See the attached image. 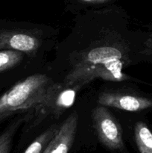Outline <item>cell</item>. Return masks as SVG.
<instances>
[{
  "instance_id": "6da1fadb",
  "label": "cell",
  "mask_w": 152,
  "mask_h": 153,
  "mask_svg": "<svg viewBox=\"0 0 152 153\" xmlns=\"http://www.w3.org/2000/svg\"><path fill=\"white\" fill-rule=\"evenodd\" d=\"M122 58L120 51L111 46L92 49L67 75L64 84L81 88L95 78L112 82L125 80L126 76L122 72Z\"/></svg>"
},
{
  "instance_id": "7a4b0ae2",
  "label": "cell",
  "mask_w": 152,
  "mask_h": 153,
  "mask_svg": "<svg viewBox=\"0 0 152 153\" xmlns=\"http://www.w3.org/2000/svg\"><path fill=\"white\" fill-rule=\"evenodd\" d=\"M52 82L47 76L34 74L13 85L0 97V119L17 111H26L43 100Z\"/></svg>"
},
{
  "instance_id": "3957f363",
  "label": "cell",
  "mask_w": 152,
  "mask_h": 153,
  "mask_svg": "<svg viewBox=\"0 0 152 153\" xmlns=\"http://www.w3.org/2000/svg\"><path fill=\"white\" fill-rule=\"evenodd\" d=\"M79 87L67 86L64 83H53L48 88L45 97L35 107L28 111L25 123L29 128L37 126L49 116L59 118L73 105Z\"/></svg>"
},
{
  "instance_id": "277c9868",
  "label": "cell",
  "mask_w": 152,
  "mask_h": 153,
  "mask_svg": "<svg viewBox=\"0 0 152 153\" xmlns=\"http://www.w3.org/2000/svg\"><path fill=\"white\" fill-rule=\"evenodd\" d=\"M92 120L98 140L107 149L113 153H128L120 125L105 106L100 105L92 110Z\"/></svg>"
},
{
  "instance_id": "5b68a950",
  "label": "cell",
  "mask_w": 152,
  "mask_h": 153,
  "mask_svg": "<svg viewBox=\"0 0 152 153\" xmlns=\"http://www.w3.org/2000/svg\"><path fill=\"white\" fill-rule=\"evenodd\" d=\"M98 104L130 112H141L152 108V99L118 92L101 93L98 98Z\"/></svg>"
},
{
  "instance_id": "8992f818",
  "label": "cell",
  "mask_w": 152,
  "mask_h": 153,
  "mask_svg": "<svg viewBox=\"0 0 152 153\" xmlns=\"http://www.w3.org/2000/svg\"><path fill=\"white\" fill-rule=\"evenodd\" d=\"M78 118L77 112L72 113L60 126L43 153H69L75 138Z\"/></svg>"
},
{
  "instance_id": "52a82bcc",
  "label": "cell",
  "mask_w": 152,
  "mask_h": 153,
  "mask_svg": "<svg viewBox=\"0 0 152 153\" xmlns=\"http://www.w3.org/2000/svg\"><path fill=\"white\" fill-rule=\"evenodd\" d=\"M40 44L38 37L26 31L0 30V50L11 49L33 55Z\"/></svg>"
},
{
  "instance_id": "ba28073f",
  "label": "cell",
  "mask_w": 152,
  "mask_h": 153,
  "mask_svg": "<svg viewBox=\"0 0 152 153\" xmlns=\"http://www.w3.org/2000/svg\"><path fill=\"white\" fill-rule=\"evenodd\" d=\"M134 139L139 153H152V131L145 123L139 121L136 123Z\"/></svg>"
},
{
  "instance_id": "9c48e42d",
  "label": "cell",
  "mask_w": 152,
  "mask_h": 153,
  "mask_svg": "<svg viewBox=\"0 0 152 153\" xmlns=\"http://www.w3.org/2000/svg\"><path fill=\"white\" fill-rule=\"evenodd\" d=\"M60 126L52 125L46 131L40 134L24 151L23 153H43L50 142L52 137L55 135Z\"/></svg>"
},
{
  "instance_id": "30bf717a",
  "label": "cell",
  "mask_w": 152,
  "mask_h": 153,
  "mask_svg": "<svg viewBox=\"0 0 152 153\" xmlns=\"http://www.w3.org/2000/svg\"><path fill=\"white\" fill-rule=\"evenodd\" d=\"M23 52L16 50L0 51V73L13 68L23 60Z\"/></svg>"
},
{
  "instance_id": "8fae6325",
  "label": "cell",
  "mask_w": 152,
  "mask_h": 153,
  "mask_svg": "<svg viewBox=\"0 0 152 153\" xmlns=\"http://www.w3.org/2000/svg\"><path fill=\"white\" fill-rule=\"evenodd\" d=\"M23 121V119L16 121L0 134V153H10L13 137Z\"/></svg>"
},
{
  "instance_id": "7c38bea8",
  "label": "cell",
  "mask_w": 152,
  "mask_h": 153,
  "mask_svg": "<svg viewBox=\"0 0 152 153\" xmlns=\"http://www.w3.org/2000/svg\"><path fill=\"white\" fill-rule=\"evenodd\" d=\"M81 1H86V2L94 3V4H102V3L108 2L111 0H81Z\"/></svg>"
},
{
  "instance_id": "4fadbf2b",
  "label": "cell",
  "mask_w": 152,
  "mask_h": 153,
  "mask_svg": "<svg viewBox=\"0 0 152 153\" xmlns=\"http://www.w3.org/2000/svg\"><path fill=\"white\" fill-rule=\"evenodd\" d=\"M1 120H0V123H1Z\"/></svg>"
}]
</instances>
